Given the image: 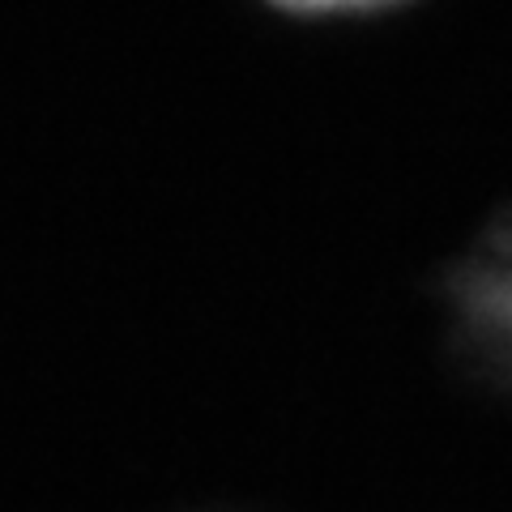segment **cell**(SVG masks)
I'll list each match as a JSON object with an SVG mask.
<instances>
[{
  "instance_id": "6da1fadb",
  "label": "cell",
  "mask_w": 512,
  "mask_h": 512,
  "mask_svg": "<svg viewBox=\"0 0 512 512\" xmlns=\"http://www.w3.org/2000/svg\"><path fill=\"white\" fill-rule=\"evenodd\" d=\"M453 303L478 367L512 380V222L457 269Z\"/></svg>"
},
{
  "instance_id": "7a4b0ae2",
  "label": "cell",
  "mask_w": 512,
  "mask_h": 512,
  "mask_svg": "<svg viewBox=\"0 0 512 512\" xmlns=\"http://www.w3.org/2000/svg\"><path fill=\"white\" fill-rule=\"evenodd\" d=\"M274 5L299 9V13H359V9L393 5V0H274Z\"/></svg>"
}]
</instances>
